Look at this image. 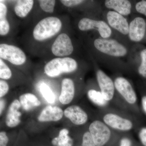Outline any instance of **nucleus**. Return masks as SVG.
<instances>
[{
  "instance_id": "1",
  "label": "nucleus",
  "mask_w": 146,
  "mask_h": 146,
  "mask_svg": "<svg viewBox=\"0 0 146 146\" xmlns=\"http://www.w3.org/2000/svg\"><path fill=\"white\" fill-rule=\"evenodd\" d=\"M63 24L60 18L49 16L42 19L35 26L32 36L36 42H44L57 35L61 31Z\"/></svg>"
},
{
  "instance_id": "2",
  "label": "nucleus",
  "mask_w": 146,
  "mask_h": 146,
  "mask_svg": "<svg viewBox=\"0 0 146 146\" xmlns=\"http://www.w3.org/2000/svg\"><path fill=\"white\" fill-rule=\"evenodd\" d=\"M78 67L77 62L70 57H56L45 65L44 72L50 77H56L63 74L74 72Z\"/></svg>"
},
{
  "instance_id": "3",
  "label": "nucleus",
  "mask_w": 146,
  "mask_h": 146,
  "mask_svg": "<svg viewBox=\"0 0 146 146\" xmlns=\"http://www.w3.org/2000/svg\"><path fill=\"white\" fill-rule=\"evenodd\" d=\"M0 58L15 66H22L27 60L26 54L21 48L5 43L0 44Z\"/></svg>"
},
{
  "instance_id": "4",
  "label": "nucleus",
  "mask_w": 146,
  "mask_h": 146,
  "mask_svg": "<svg viewBox=\"0 0 146 146\" xmlns=\"http://www.w3.org/2000/svg\"><path fill=\"white\" fill-rule=\"evenodd\" d=\"M102 120H96L89 125V131L96 146H104L109 141L111 130Z\"/></svg>"
},
{
  "instance_id": "5",
  "label": "nucleus",
  "mask_w": 146,
  "mask_h": 146,
  "mask_svg": "<svg viewBox=\"0 0 146 146\" xmlns=\"http://www.w3.org/2000/svg\"><path fill=\"white\" fill-rule=\"evenodd\" d=\"M94 45L99 51L111 56H123L127 53L125 47L114 39L98 38L94 41Z\"/></svg>"
},
{
  "instance_id": "6",
  "label": "nucleus",
  "mask_w": 146,
  "mask_h": 146,
  "mask_svg": "<svg viewBox=\"0 0 146 146\" xmlns=\"http://www.w3.org/2000/svg\"><path fill=\"white\" fill-rule=\"evenodd\" d=\"M102 121L111 129L122 132L130 131L133 127V121L130 119L114 112L106 113L102 117Z\"/></svg>"
},
{
  "instance_id": "7",
  "label": "nucleus",
  "mask_w": 146,
  "mask_h": 146,
  "mask_svg": "<svg viewBox=\"0 0 146 146\" xmlns=\"http://www.w3.org/2000/svg\"><path fill=\"white\" fill-rule=\"evenodd\" d=\"M52 54L58 57H68L74 51L70 37L65 33L58 35L51 48Z\"/></svg>"
},
{
  "instance_id": "8",
  "label": "nucleus",
  "mask_w": 146,
  "mask_h": 146,
  "mask_svg": "<svg viewBox=\"0 0 146 146\" xmlns=\"http://www.w3.org/2000/svg\"><path fill=\"white\" fill-rule=\"evenodd\" d=\"M114 84L116 91L127 103L131 106L136 104L137 95L128 80L123 77H118L115 79Z\"/></svg>"
},
{
  "instance_id": "9",
  "label": "nucleus",
  "mask_w": 146,
  "mask_h": 146,
  "mask_svg": "<svg viewBox=\"0 0 146 146\" xmlns=\"http://www.w3.org/2000/svg\"><path fill=\"white\" fill-rule=\"evenodd\" d=\"M78 27L80 31H84L96 29L104 39L110 37L112 33L111 29L104 21H96L89 18L81 19L79 22Z\"/></svg>"
},
{
  "instance_id": "10",
  "label": "nucleus",
  "mask_w": 146,
  "mask_h": 146,
  "mask_svg": "<svg viewBox=\"0 0 146 146\" xmlns=\"http://www.w3.org/2000/svg\"><path fill=\"white\" fill-rule=\"evenodd\" d=\"M97 81L102 92L106 100L110 102L113 100L115 94V84L111 78L102 70L97 71Z\"/></svg>"
},
{
  "instance_id": "11",
  "label": "nucleus",
  "mask_w": 146,
  "mask_h": 146,
  "mask_svg": "<svg viewBox=\"0 0 146 146\" xmlns=\"http://www.w3.org/2000/svg\"><path fill=\"white\" fill-rule=\"evenodd\" d=\"M146 30V23L145 19L142 17H136L131 21L129 25V38L133 42H140L143 39Z\"/></svg>"
},
{
  "instance_id": "12",
  "label": "nucleus",
  "mask_w": 146,
  "mask_h": 146,
  "mask_svg": "<svg viewBox=\"0 0 146 146\" xmlns=\"http://www.w3.org/2000/svg\"><path fill=\"white\" fill-rule=\"evenodd\" d=\"M64 115L75 125H82L88 120L86 112L78 105H72L66 108L64 111Z\"/></svg>"
},
{
  "instance_id": "13",
  "label": "nucleus",
  "mask_w": 146,
  "mask_h": 146,
  "mask_svg": "<svg viewBox=\"0 0 146 146\" xmlns=\"http://www.w3.org/2000/svg\"><path fill=\"white\" fill-rule=\"evenodd\" d=\"M107 18L110 27L123 34H128L129 25L122 15L116 11H109L107 13Z\"/></svg>"
},
{
  "instance_id": "14",
  "label": "nucleus",
  "mask_w": 146,
  "mask_h": 146,
  "mask_svg": "<svg viewBox=\"0 0 146 146\" xmlns=\"http://www.w3.org/2000/svg\"><path fill=\"white\" fill-rule=\"evenodd\" d=\"M75 93L74 83L70 78L63 79L61 82V92L59 97L62 104H69L74 99Z\"/></svg>"
},
{
  "instance_id": "15",
  "label": "nucleus",
  "mask_w": 146,
  "mask_h": 146,
  "mask_svg": "<svg viewBox=\"0 0 146 146\" xmlns=\"http://www.w3.org/2000/svg\"><path fill=\"white\" fill-rule=\"evenodd\" d=\"M64 112L60 107L48 106L42 110L38 117L39 121H57L63 117Z\"/></svg>"
},
{
  "instance_id": "16",
  "label": "nucleus",
  "mask_w": 146,
  "mask_h": 146,
  "mask_svg": "<svg viewBox=\"0 0 146 146\" xmlns=\"http://www.w3.org/2000/svg\"><path fill=\"white\" fill-rule=\"evenodd\" d=\"M21 106V103L18 100H14L11 104L5 119L6 124L9 127H15L21 123V113L18 111Z\"/></svg>"
},
{
  "instance_id": "17",
  "label": "nucleus",
  "mask_w": 146,
  "mask_h": 146,
  "mask_svg": "<svg viewBox=\"0 0 146 146\" xmlns=\"http://www.w3.org/2000/svg\"><path fill=\"white\" fill-rule=\"evenodd\" d=\"M105 5L122 16L129 15L131 11V4L127 0H107L105 2Z\"/></svg>"
},
{
  "instance_id": "18",
  "label": "nucleus",
  "mask_w": 146,
  "mask_h": 146,
  "mask_svg": "<svg viewBox=\"0 0 146 146\" xmlns=\"http://www.w3.org/2000/svg\"><path fill=\"white\" fill-rule=\"evenodd\" d=\"M34 1L33 0H20L16 1L14 12L20 18H26L33 8Z\"/></svg>"
},
{
  "instance_id": "19",
  "label": "nucleus",
  "mask_w": 146,
  "mask_h": 146,
  "mask_svg": "<svg viewBox=\"0 0 146 146\" xmlns=\"http://www.w3.org/2000/svg\"><path fill=\"white\" fill-rule=\"evenodd\" d=\"M8 8L2 1L0 2V35L5 36L9 33L10 25L7 19Z\"/></svg>"
},
{
  "instance_id": "20",
  "label": "nucleus",
  "mask_w": 146,
  "mask_h": 146,
  "mask_svg": "<svg viewBox=\"0 0 146 146\" xmlns=\"http://www.w3.org/2000/svg\"><path fill=\"white\" fill-rule=\"evenodd\" d=\"M20 102L21 106L26 111L39 106L41 104L36 96L31 93H26L21 95L20 97Z\"/></svg>"
},
{
  "instance_id": "21",
  "label": "nucleus",
  "mask_w": 146,
  "mask_h": 146,
  "mask_svg": "<svg viewBox=\"0 0 146 146\" xmlns=\"http://www.w3.org/2000/svg\"><path fill=\"white\" fill-rule=\"evenodd\" d=\"M69 131L67 129H63L59 132L58 137L54 138L52 143L54 146H72L73 139L69 136Z\"/></svg>"
},
{
  "instance_id": "22",
  "label": "nucleus",
  "mask_w": 146,
  "mask_h": 146,
  "mask_svg": "<svg viewBox=\"0 0 146 146\" xmlns=\"http://www.w3.org/2000/svg\"><path fill=\"white\" fill-rule=\"evenodd\" d=\"M87 96L89 100L98 107H105L109 104L100 91L90 89L87 92Z\"/></svg>"
},
{
  "instance_id": "23",
  "label": "nucleus",
  "mask_w": 146,
  "mask_h": 146,
  "mask_svg": "<svg viewBox=\"0 0 146 146\" xmlns=\"http://www.w3.org/2000/svg\"><path fill=\"white\" fill-rule=\"evenodd\" d=\"M40 90L45 99L50 104L54 102L55 96L49 87L45 83H42L40 85Z\"/></svg>"
},
{
  "instance_id": "24",
  "label": "nucleus",
  "mask_w": 146,
  "mask_h": 146,
  "mask_svg": "<svg viewBox=\"0 0 146 146\" xmlns=\"http://www.w3.org/2000/svg\"><path fill=\"white\" fill-rule=\"evenodd\" d=\"M12 72L4 60L0 58V78L4 80H7L11 78Z\"/></svg>"
},
{
  "instance_id": "25",
  "label": "nucleus",
  "mask_w": 146,
  "mask_h": 146,
  "mask_svg": "<svg viewBox=\"0 0 146 146\" xmlns=\"http://www.w3.org/2000/svg\"><path fill=\"white\" fill-rule=\"evenodd\" d=\"M38 2L39 6L43 11L49 13H53L56 1L54 0H41L38 1Z\"/></svg>"
},
{
  "instance_id": "26",
  "label": "nucleus",
  "mask_w": 146,
  "mask_h": 146,
  "mask_svg": "<svg viewBox=\"0 0 146 146\" xmlns=\"http://www.w3.org/2000/svg\"><path fill=\"white\" fill-rule=\"evenodd\" d=\"M140 55L141 62L138 68V72L141 76L146 78V48L141 51Z\"/></svg>"
},
{
  "instance_id": "27",
  "label": "nucleus",
  "mask_w": 146,
  "mask_h": 146,
  "mask_svg": "<svg viewBox=\"0 0 146 146\" xmlns=\"http://www.w3.org/2000/svg\"><path fill=\"white\" fill-rule=\"evenodd\" d=\"M82 146H96L89 131L83 134Z\"/></svg>"
},
{
  "instance_id": "28",
  "label": "nucleus",
  "mask_w": 146,
  "mask_h": 146,
  "mask_svg": "<svg viewBox=\"0 0 146 146\" xmlns=\"http://www.w3.org/2000/svg\"><path fill=\"white\" fill-rule=\"evenodd\" d=\"M60 2L66 7H71L79 5L85 1L82 0H61Z\"/></svg>"
},
{
  "instance_id": "29",
  "label": "nucleus",
  "mask_w": 146,
  "mask_h": 146,
  "mask_svg": "<svg viewBox=\"0 0 146 146\" xmlns=\"http://www.w3.org/2000/svg\"><path fill=\"white\" fill-rule=\"evenodd\" d=\"M9 90L8 84L5 80L1 79L0 80V97L4 96L8 93Z\"/></svg>"
},
{
  "instance_id": "30",
  "label": "nucleus",
  "mask_w": 146,
  "mask_h": 146,
  "mask_svg": "<svg viewBox=\"0 0 146 146\" xmlns=\"http://www.w3.org/2000/svg\"><path fill=\"white\" fill-rule=\"evenodd\" d=\"M136 9L137 12L146 17V1L143 0L137 3L136 5Z\"/></svg>"
},
{
  "instance_id": "31",
  "label": "nucleus",
  "mask_w": 146,
  "mask_h": 146,
  "mask_svg": "<svg viewBox=\"0 0 146 146\" xmlns=\"http://www.w3.org/2000/svg\"><path fill=\"white\" fill-rule=\"evenodd\" d=\"M9 138L5 131L0 132V146H7Z\"/></svg>"
},
{
  "instance_id": "32",
  "label": "nucleus",
  "mask_w": 146,
  "mask_h": 146,
  "mask_svg": "<svg viewBox=\"0 0 146 146\" xmlns=\"http://www.w3.org/2000/svg\"><path fill=\"white\" fill-rule=\"evenodd\" d=\"M139 139L144 146H146V127L142 128L138 134Z\"/></svg>"
},
{
  "instance_id": "33",
  "label": "nucleus",
  "mask_w": 146,
  "mask_h": 146,
  "mask_svg": "<svg viewBox=\"0 0 146 146\" xmlns=\"http://www.w3.org/2000/svg\"><path fill=\"white\" fill-rule=\"evenodd\" d=\"M131 142L130 139L127 137H124L121 139L120 146H131Z\"/></svg>"
},
{
  "instance_id": "34",
  "label": "nucleus",
  "mask_w": 146,
  "mask_h": 146,
  "mask_svg": "<svg viewBox=\"0 0 146 146\" xmlns=\"http://www.w3.org/2000/svg\"><path fill=\"white\" fill-rule=\"evenodd\" d=\"M141 103H142L143 109L146 114V96H144L142 98V100H141Z\"/></svg>"
},
{
  "instance_id": "35",
  "label": "nucleus",
  "mask_w": 146,
  "mask_h": 146,
  "mask_svg": "<svg viewBox=\"0 0 146 146\" xmlns=\"http://www.w3.org/2000/svg\"><path fill=\"white\" fill-rule=\"evenodd\" d=\"M5 107V101L3 100H1V101H0V113H1V115L3 110L4 109Z\"/></svg>"
}]
</instances>
